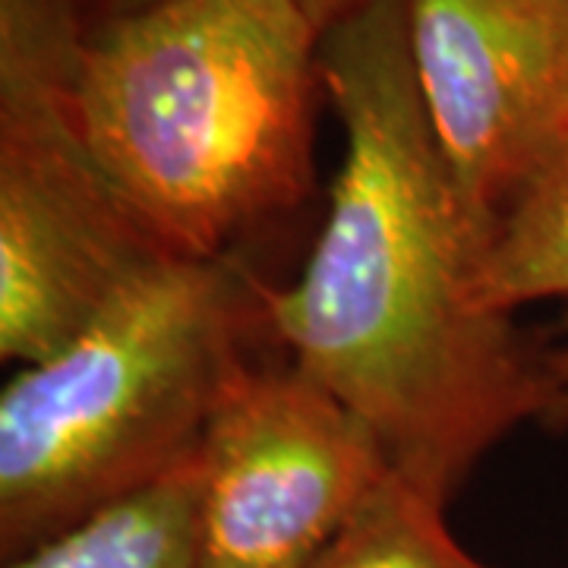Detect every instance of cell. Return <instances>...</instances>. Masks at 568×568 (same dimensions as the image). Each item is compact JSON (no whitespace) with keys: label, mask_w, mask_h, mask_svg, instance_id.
I'll return each mask as SVG.
<instances>
[{"label":"cell","mask_w":568,"mask_h":568,"mask_svg":"<svg viewBox=\"0 0 568 568\" xmlns=\"http://www.w3.org/2000/svg\"><path fill=\"white\" fill-rule=\"evenodd\" d=\"M203 568H306L386 477L369 426L304 369H231L196 448Z\"/></svg>","instance_id":"cell-5"},{"label":"cell","mask_w":568,"mask_h":568,"mask_svg":"<svg viewBox=\"0 0 568 568\" xmlns=\"http://www.w3.org/2000/svg\"><path fill=\"white\" fill-rule=\"evenodd\" d=\"M477 294L489 313L568 297V136L515 193L480 260Z\"/></svg>","instance_id":"cell-8"},{"label":"cell","mask_w":568,"mask_h":568,"mask_svg":"<svg viewBox=\"0 0 568 568\" xmlns=\"http://www.w3.org/2000/svg\"><path fill=\"white\" fill-rule=\"evenodd\" d=\"M3 568H203L196 455Z\"/></svg>","instance_id":"cell-7"},{"label":"cell","mask_w":568,"mask_h":568,"mask_svg":"<svg viewBox=\"0 0 568 568\" xmlns=\"http://www.w3.org/2000/svg\"><path fill=\"white\" fill-rule=\"evenodd\" d=\"M253 325L263 282L237 256H164L58 354L20 366L0 392V559L190 462Z\"/></svg>","instance_id":"cell-3"},{"label":"cell","mask_w":568,"mask_h":568,"mask_svg":"<svg viewBox=\"0 0 568 568\" xmlns=\"http://www.w3.org/2000/svg\"><path fill=\"white\" fill-rule=\"evenodd\" d=\"M320 70L342 168L301 275L263 284V325L369 426L398 477L448 506L506 436L544 420V354L480 304L487 237L426 118L405 0L335 22Z\"/></svg>","instance_id":"cell-1"},{"label":"cell","mask_w":568,"mask_h":568,"mask_svg":"<svg viewBox=\"0 0 568 568\" xmlns=\"http://www.w3.org/2000/svg\"><path fill=\"white\" fill-rule=\"evenodd\" d=\"M446 508L388 470L306 568H493L455 540Z\"/></svg>","instance_id":"cell-9"},{"label":"cell","mask_w":568,"mask_h":568,"mask_svg":"<svg viewBox=\"0 0 568 568\" xmlns=\"http://www.w3.org/2000/svg\"><path fill=\"white\" fill-rule=\"evenodd\" d=\"M320 44L294 0H152L89 26L82 136L162 256H234L310 196Z\"/></svg>","instance_id":"cell-2"},{"label":"cell","mask_w":568,"mask_h":568,"mask_svg":"<svg viewBox=\"0 0 568 568\" xmlns=\"http://www.w3.org/2000/svg\"><path fill=\"white\" fill-rule=\"evenodd\" d=\"M433 136L477 231L568 136V0H405Z\"/></svg>","instance_id":"cell-6"},{"label":"cell","mask_w":568,"mask_h":568,"mask_svg":"<svg viewBox=\"0 0 568 568\" xmlns=\"http://www.w3.org/2000/svg\"><path fill=\"white\" fill-rule=\"evenodd\" d=\"M544 354V376H547V410L540 426L568 429V320L559 342L540 347Z\"/></svg>","instance_id":"cell-11"},{"label":"cell","mask_w":568,"mask_h":568,"mask_svg":"<svg viewBox=\"0 0 568 568\" xmlns=\"http://www.w3.org/2000/svg\"><path fill=\"white\" fill-rule=\"evenodd\" d=\"M82 0H0V357L41 364L164 260L80 121Z\"/></svg>","instance_id":"cell-4"},{"label":"cell","mask_w":568,"mask_h":568,"mask_svg":"<svg viewBox=\"0 0 568 568\" xmlns=\"http://www.w3.org/2000/svg\"><path fill=\"white\" fill-rule=\"evenodd\" d=\"M82 3H85V17H89V26H92V22H102L108 17L126 13V10H136V7L152 3V0H82ZM294 3L304 10L306 17L313 20V26L325 36L335 22H342L354 10H361L366 0H294Z\"/></svg>","instance_id":"cell-10"}]
</instances>
